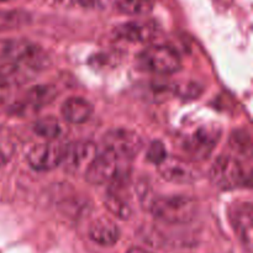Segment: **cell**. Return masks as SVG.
<instances>
[{"mask_svg":"<svg viewBox=\"0 0 253 253\" xmlns=\"http://www.w3.org/2000/svg\"><path fill=\"white\" fill-rule=\"evenodd\" d=\"M16 146L12 136L6 130H0V168L4 167L14 156Z\"/></svg>","mask_w":253,"mask_h":253,"instance_id":"ac0fdd59","label":"cell"},{"mask_svg":"<svg viewBox=\"0 0 253 253\" xmlns=\"http://www.w3.org/2000/svg\"><path fill=\"white\" fill-rule=\"evenodd\" d=\"M221 135V128L217 125H203L185 136L183 150L192 160L202 161L209 157Z\"/></svg>","mask_w":253,"mask_h":253,"instance_id":"277c9868","label":"cell"},{"mask_svg":"<svg viewBox=\"0 0 253 253\" xmlns=\"http://www.w3.org/2000/svg\"><path fill=\"white\" fill-rule=\"evenodd\" d=\"M115 35L118 39L124 41L143 43L155 36L156 27L151 22L146 21H131L120 25L115 29Z\"/></svg>","mask_w":253,"mask_h":253,"instance_id":"4fadbf2b","label":"cell"},{"mask_svg":"<svg viewBox=\"0 0 253 253\" xmlns=\"http://www.w3.org/2000/svg\"><path fill=\"white\" fill-rule=\"evenodd\" d=\"M64 151H66V146L56 143L53 141L40 143L29 151L27 162L32 169L40 170V172L54 169L62 165Z\"/></svg>","mask_w":253,"mask_h":253,"instance_id":"ba28073f","label":"cell"},{"mask_svg":"<svg viewBox=\"0 0 253 253\" xmlns=\"http://www.w3.org/2000/svg\"><path fill=\"white\" fill-rule=\"evenodd\" d=\"M118 1L119 0H79L82 6L93 10H104L111 5L118 4Z\"/></svg>","mask_w":253,"mask_h":253,"instance_id":"ffe728a7","label":"cell"},{"mask_svg":"<svg viewBox=\"0 0 253 253\" xmlns=\"http://www.w3.org/2000/svg\"><path fill=\"white\" fill-rule=\"evenodd\" d=\"M157 168L163 179L175 184H190L200 178V170L197 166L174 156H167Z\"/></svg>","mask_w":253,"mask_h":253,"instance_id":"52a82bcc","label":"cell"},{"mask_svg":"<svg viewBox=\"0 0 253 253\" xmlns=\"http://www.w3.org/2000/svg\"><path fill=\"white\" fill-rule=\"evenodd\" d=\"M209 178L220 189H234L250 182V174L245 166L235 156L221 155L212 163Z\"/></svg>","mask_w":253,"mask_h":253,"instance_id":"7a4b0ae2","label":"cell"},{"mask_svg":"<svg viewBox=\"0 0 253 253\" xmlns=\"http://www.w3.org/2000/svg\"><path fill=\"white\" fill-rule=\"evenodd\" d=\"M125 161L120 160L109 151L104 150L101 153H96L86 167L84 175L90 184L103 185L113 183L121 175V163Z\"/></svg>","mask_w":253,"mask_h":253,"instance_id":"5b68a950","label":"cell"},{"mask_svg":"<svg viewBox=\"0 0 253 253\" xmlns=\"http://www.w3.org/2000/svg\"><path fill=\"white\" fill-rule=\"evenodd\" d=\"M140 66L155 74H173L180 69V57L175 49L163 44L150 46L138 57Z\"/></svg>","mask_w":253,"mask_h":253,"instance_id":"3957f363","label":"cell"},{"mask_svg":"<svg viewBox=\"0 0 253 253\" xmlns=\"http://www.w3.org/2000/svg\"><path fill=\"white\" fill-rule=\"evenodd\" d=\"M147 160L150 161L151 163H153L155 166H158L166 157H167V151H166L165 145L160 141H155L150 145L148 147L147 153Z\"/></svg>","mask_w":253,"mask_h":253,"instance_id":"d6986e66","label":"cell"},{"mask_svg":"<svg viewBox=\"0 0 253 253\" xmlns=\"http://www.w3.org/2000/svg\"><path fill=\"white\" fill-rule=\"evenodd\" d=\"M232 225L242 245L249 252L252 250L253 209L251 203H244L235 207L232 212Z\"/></svg>","mask_w":253,"mask_h":253,"instance_id":"8fae6325","label":"cell"},{"mask_svg":"<svg viewBox=\"0 0 253 253\" xmlns=\"http://www.w3.org/2000/svg\"><path fill=\"white\" fill-rule=\"evenodd\" d=\"M89 237L100 246L110 247L120 239V230L113 220L99 217L89 226Z\"/></svg>","mask_w":253,"mask_h":253,"instance_id":"7c38bea8","label":"cell"},{"mask_svg":"<svg viewBox=\"0 0 253 253\" xmlns=\"http://www.w3.org/2000/svg\"><path fill=\"white\" fill-rule=\"evenodd\" d=\"M200 90V85L195 83H187V84H182L177 88V93L180 94L183 96H190V98H195V95H199Z\"/></svg>","mask_w":253,"mask_h":253,"instance_id":"44dd1931","label":"cell"},{"mask_svg":"<svg viewBox=\"0 0 253 253\" xmlns=\"http://www.w3.org/2000/svg\"><path fill=\"white\" fill-rule=\"evenodd\" d=\"M10 95V85L5 82L0 81V108L5 105Z\"/></svg>","mask_w":253,"mask_h":253,"instance_id":"603a6c76","label":"cell"},{"mask_svg":"<svg viewBox=\"0 0 253 253\" xmlns=\"http://www.w3.org/2000/svg\"><path fill=\"white\" fill-rule=\"evenodd\" d=\"M150 210L156 219L173 225L187 224L195 217L198 204L188 195H165L151 203Z\"/></svg>","mask_w":253,"mask_h":253,"instance_id":"6da1fadb","label":"cell"},{"mask_svg":"<svg viewBox=\"0 0 253 253\" xmlns=\"http://www.w3.org/2000/svg\"><path fill=\"white\" fill-rule=\"evenodd\" d=\"M105 150L123 161L132 160L142 150L143 142L140 135L127 128H114L103 138Z\"/></svg>","mask_w":253,"mask_h":253,"instance_id":"8992f818","label":"cell"},{"mask_svg":"<svg viewBox=\"0 0 253 253\" xmlns=\"http://www.w3.org/2000/svg\"><path fill=\"white\" fill-rule=\"evenodd\" d=\"M104 204H105L106 209L115 215L116 217L121 220H127L132 214V209L128 203V198L125 197L123 192L119 189H111L109 190L106 194L105 199H104Z\"/></svg>","mask_w":253,"mask_h":253,"instance_id":"9a60e30c","label":"cell"},{"mask_svg":"<svg viewBox=\"0 0 253 253\" xmlns=\"http://www.w3.org/2000/svg\"><path fill=\"white\" fill-rule=\"evenodd\" d=\"M0 1H10V0H0Z\"/></svg>","mask_w":253,"mask_h":253,"instance_id":"d4e9b609","label":"cell"},{"mask_svg":"<svg viewBox=\"0 0 253 253\" xmlns=\"http://www.w3.org/2000/svg\"><path fill=\"white\" fill-rule=\"evenodd\" d=\"M16 41H0V59L9 58L12 54Z\"/></svg>","mask_w":253,"mask_h":253,"instance_id":"7402d4cb","label":"cell"},{"mask_svg":"<svg viewBox=\"0 0 253 253\" xmlns=\"http://www.w3.org/2000/svg\"><path fill=\"white\" fill-rule=\"evenodd\" d=\"M96 155V146L89 141H79L66 146L62 165L68 172H85L86 167Z\"/></svg>","mask_w":253,"mask_h":253,"instance_id":"9c48e42d","label":"cell"},{"mask_svg":"<svg viewBox=\"0 0 253 253\" xmlns=\"http://www.w3.org/2000/svg\"><path fill=\"white\" fill-rule=\"evenodd\" d=\"M57 96V89L53 85H37L25 93L20 103L14 106L16 114L37 111L47 104L52 103Z\"/></svg>","mask_w":253,"mask_h":253,"instance_id":"30bf717a","label":"cell"},{"mask_svg":"<svg viewBox=\"0 0 253 253\" xmlns=\"http://www.w3.org/2000/svg\"><path fill=\"white\" fill-rule=\"evenodd\" d=\"M61 113L64 120L78 125L86 123L90 119L93 114V105L85 99L72 96L62 104Z\"/></svg>","mask_w":253,"mask_h":253,"instance_id":"5bb4252c","label":"cell"},{"mask_svg":"<svg viewBox=\"0 0 253 253\" xmlns=\"http://www.w3.org/2000/svg\"><path fill=\"white\" fill-rule=\"evenodd\" d=\"M34 131L36 135L40 137H43L48 141H53L61 135L62 132V126L57 119L48 116V118H43L37 120L34 124Z\"/></svg>","mask_w":253,"mask_h":253,"instance_id":"e0dca14e","label":"cell"},{"mask_svg":"<svg viewBox=\"0 0 253 253\" xmlns=\"http://www.w3.org/2000/svg\"><path fill=\"white\" fill-rule=\"evenodd\" d=\"M118 10L121 14L130 16H142L152 11L155 0H119Z\"/></svg>","mask_w":253,"mask_h":253,"instance_id":"2e32d148","label":"cell"},{"mask_svg":"<svg viewBox=\"0 0 253 253\" xmlns=\"http://www.w3.org/2000/svg\"><path fill=\"white\" fill-rule=\"evenodd\" d=\"M127 253H152V252L141 249V247H131V249L127 251Z\"/></svg>","mask_w":253,"mask_h":253,"instance_id":"cb8c5ba5","label":"cell"}]
</instances>
